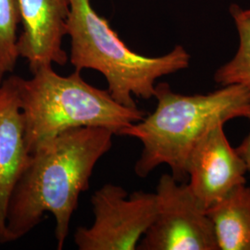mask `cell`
Instances as JSON below:
<instances>
[{
	"mask_svg": "<svg viewBox=\"0 0 250 250\" xmlns=\"http://www.w3.org/2000/svg\"><path fill=\"white\" fill-rule=\"evenodd\" d=\"M230 11L238 31L239 47L232 60L216 71L214 81L223 86L240 84L250 91V19L237 5L231 6Z\"/></svg>",
	"mask_w": 250,
	"mask_h": 250,
	"instance_id": "obj_11",
	"label": "cell"
},
{
	"mask_svg": "<svg viewBox=\"0 0 250 250\" xmlns=\"http://www.w3.org/2000/svg\"><path fill=\"white\" fill-rule=\"evenodd\" d=\"M219 250H250V188L240 185L207 209Z\"/></svg>",
	"mask_w": 250,
	"mask_h": 250,
	"instance_id": "obj_10",
	"label": "cell"
},
{
	"mask_svg": "<svg viewBox=\"0 0 250 250\" xmlns=\"http://www.w3.org/2000/svg\"><path fill=\"white\" fill-rule=\"evenodd\" d=\"M245 117L250 120V101ZM235 150L237 151L242 159L246 162L248 170L250 171V133L248 134V136L243 140L241 145Z\"/></svg>",
	"mask_w": 250,
	"mask_h": 250,
	"instance_id": "obj_13",
	"label": "cell"
},
{
	"mask_svg": "<svg viewBox=\"0 0 250 250\" xmlns=\"http://www.w3.org/2000/svg\"><path fill=\"white\" fill-rule=\"evenodd\" d=\"M18 77L9 74L0 83V244L6 243L9 197L30 156L24 137Z\"/></svg>",
	"mask_w": 250,
	"mask_h": 250,
	"instance_id": "obj_9",
	"label": "cell"
},
{
	"mask_svg": "<svg viewBox=\"0 0 250 250\" xmlns=\"http://www.w3.org/2000/svg\"><path fill=\"white\" fill-rule=\"evenodd\" d=\"M154 98L158 101L154 112L125 128L121 136L134 137L143 145L134 165L137 176L145 178L166 164L173 178L186 183L188 159L197 142L215 125L245 117L250 91L230 84L207 95L186 96L161 83L156 84Z\"/></svg>",
	"mask_w": 250,
	"mask_h": 250,
	"instance_id": "obj_2",
	"label": "cell"
},
{
	"mask_svg": "<svg viewBox=\"0 0 250 250\" xmlns=\"http://www.w3.org/2000/svg\"><path fill=\"white\" fill-rule=\"evenodd\" d=\"M18 91L29 154L63 132L81 127H102L121 136L146 115L137 107L120 104L107 90L91 85L76 70L62 76L52 66L41 68L30 79L19 76Z\"/></svg>",
	"mask_w": 250,
	"mask_h": 250,
	"instance_id": "obj_3",
	"label": "cell"
},
{
	"mask_svg": "<svg viewBox=\"0 0 250 250\" xmlns=\"http://www.w3.org/2000/svg\"><path fill=\"white\" fill-rule=\"evenodd\" d=\"M242 12H243V14H244L246 17H248V18L250 19V9H245V10H243V9H242Z\"/></svg>",
	"mask_w": 250,
	"mask_h": 250,
	"instance_id": "obj_14",
	"label": "cell"
},
{
	"mask_svg": "<svg viewBox=\"0 0 250 250\" xmlns=\"http://www.w3.org/2000/svg\"><path fill=\"white\" fill-rule=\"evenodd\" d=\"M155 195V219L136 250H219L213 224L188 184L163 174Z\"/></svg>",
	"mask_w": 250,
	"mask_h": 250,
	"instance_id": "obj_6",
	"label": "cell"
},
{
	"mask_svg": "<svg viewBox=\"0 0 250 250\" xmlns=\"http://www.w3.org/2000/svg\"><path fill=\"white\" fill-rule=\"evenodd\" d=\"M113 135L106 128L81 127L63 132L30 154L9 197L6 243L23 237L50 212L57 249L62 250L81 193L89 188L93 170L110 150Z\"/></svg>",
	"mask_w": 250,
	"mask_h": 250,
	"instance_id": "obj_1",
	"label": "cell"
},
{
	"mask_svg": "<svg viewBox=\"0 0 250 250\" xmlns=\"http://www.w3.org/2000/svg\"><path fill=\"white\" fill-rule=\"evenodd\" d=\"M19 10L22 31L17 51L26 60L31 72L54 63L65 65L68 55L62 42L67 36L71 0H19Z\"/></svg>",
	"mask_w": 250,
	"mask_h": 250,
	"instance_id": "obj_8",
	"label": "cell"
},
{
	"mask_svg": "<svg viewBox=\"0 0 250 250\" xmlns=\"http://www.w3.org/2000/svg\"><path fill=\"white\" fill-rule=\"evenodd\" d=\"M67 36L71 38L70 62L76 71L100 72L107 91L120 104L137 107L134 97L154 98L156 82L188 69L190 55L182 45L161 57H146L130 49L92 7L90 0H71Z\"/></svg>",
	"mask_w": 250,
	"mask_h": 250,
	"instance_id": "obj_4",
	"label": "cell"
},
{
	"mask_svg": "<svg viewBox=\"0 0 250 250\" xmlns=\"http://www.w3.org/2000/svg\"><path fill=\"white\" fill-rule=\"evenodd\" d=\"M246 162L229 143L224 124L209 129L197 142L188 162L189 187L206 209L233 188L246 184Z\"/></svg>",
	"mask_w": 250,
	"mask_h": 250,
	"instance_id": "obj_7",
	"label": "cell"
},
{
	"mask_svg": "<svg viewBox=\"0 0 250 250\" xmlns=\"http://www.w3.org/2000/svg\"><path fill=\"white\" fill-rule=\"evenodd\" d=\"M94 223L74 233L79 250H134L150 227L157 211L156 195L107 184L91 197Z\"/></svg>",
	"mask_w": 250,
	"mask_h": 250,
	"instance_id": "obj_5",
	"label": "cell"
},
{
	"mask_svg": "<svg viewBox=\"0 0 250 250\" xmlns=\"http://www.w3.org/2000/svg\"><path fill=\"white\" fill-rule=\"evenodd\" d=\"M19 0H0V83L18 62Z\"/></svg>",
	"mask_w": 250,
	"mask_h": 250,
	"instance_id": "obj_12",
	"label": "cell"
}]
</instances>
